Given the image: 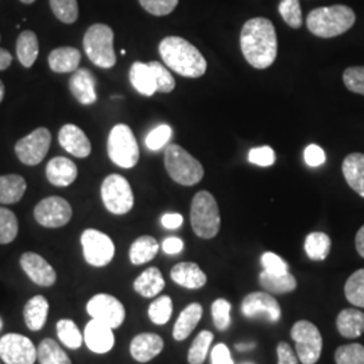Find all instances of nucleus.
<instances>
[{
	"instance_id": "nucleus-1",
	"label": "nucleus",
	"mask_w": 364,
	"mask_h": 364,
	"mask_svg": "<svg viewBox=\"0 0 364 364\" xmlns=\"http://www.w3.org/2000/svg\"><path fill=\"white\" fill-rule=\"evenodd\" d=\"M240 49L250 65L267 69L278 54V39L272 21L252 18L245 23L240 33Z\"/></svg>"
},
{
	"instance_id": "nucleus-2",
	"label": "nucleus",
	"mask_w": 364,
	"mask_h": 364,
	"mask_svg": "<svg viewBox=\"0 0 364 364\" xmlns=\"http://www.w3.org/2000/svg\"><path fill=\"white\" fill-rule=\"evenodd\" d=\"M164 63L182 77L198 78L207 72V60L189 41L181 37H166L159 43Z\"/></svg>"
},
{
	"instance_id": "nucleus-3",
	"label": "nucleus",
	"mask_w": 364,
	"mask_h": 364,
	"mask_svg": "<svg viewBox=\"0 0 364 364\" xmlns=\"http://www.w3.org/2000/svg\"><path fill=\"white\" fill-rule=\"evenodd\" d=\"M356 21L351 7L335 4L314 9L306 16V26L313 36L320 38H333L347 33Z\"/></svg>"
},
{
	"instance_id": "nucleus-4",
	"label": "nucleus",
	"mask_w": 364,
	"mask_h": 364,
	"mask_svg": "<svg viewBox=\"0 0 364 364\" xmlns=\"http://www.w3.org/2000/svg\"><path fill=\"white\" fill-rule=\"evenodd\" d=\"M220 210L218 201L207 191L196 193L191 205V224L198 237L212 239L220 231Z\"/></svg>"
},
{
	"instance_id": "nucleus-5",
	"label": "nucleus",
	"mask_w": 364,
	"mask_h": 364,
	"mask_svg": "<svg viewBox=\"0 0 364 364\" xmlns=\"http://www.w3.org/2000/svg\"><path fill=\"white\" fill-rule=\"evenodd\" d=\"M165 168L170 178L183 186H193L203 180V165L178 144L165 149Z\"/></svg>"
},
{
	"instance_id": "nucleus-6",
	"label": "nucleus",
	"mask_w": 364,
	"mask_h": 364,
	"mask_svg": "<svg viewBox=\"0 0 364 364\" xmlns=\"http://www.w3.org/2000/svg\"><path fill=\"white\" fill-rule=\"evenodd\" d=\"M82 45L92 64L103 69H109L117 64L114 31L111 27L103 23L92 25L84 36Z\"/></svg>"
},
{
	"instance_id": "nucleus-7",
	"label": "nucleus",
	"mask_w": 364,
	"mask_h": 364,
	"mask_svg": "<svg viewBox=\"0 0 364 364\" xmlns=\"http://www.w3.org/2000/svg\"><path fill=\"white\" fill-rule=\"evenodd\" d=\"M109 159L123 169L134 168L139 161V146L127 124H117L108 135L107 144Z\"/></svg>"
},
{
	"instance_id": "nucleus-8",
	"label": "nucleus",
	"mask_w": 364,
	"mask_h": 364,
	"mask_svg": "<svg viewBox=\"0 0 364 364\" xmlns=\"http://www.w3.org/2000/svg\"><path fill=\"white\" fill-rule=\"evenodd\" d=\"M296 341V352L302 364H316L323 351V336L318 328L308 320L297 321L290 332Z\"/></svg>"
},
{
	"instance_id": "nucleus-9",
	"label": "nucleus",
	"mask_w": 364,
	"mask_h": 364,
	"mask_svg": "<svg viewBox=\"0 0 364 364\" xmlns=\"http://www.w3.org/2000/svg\"><path fill=\"white\" fill-rule=\"evenodd\" d=\"M102 200L107 210L114 215H126L134 207L130 182L120 174L105 177L102 183Z\"/></svg>"
},
{
	"instance_id": "nucleus-10",
	"label": "nucleus",
	"mask_w": 364,
	"mask_h": 364,
	"mask_svg": "<svg viewBox=\"0 0 364 364\" xmlns=\"http://www.w3.org/2000/svg\"><path fill=\"white\" fill-rule=\"evenodd\" d=\"M85 260L93 267H105L115 255V245L108 235L97 230H85L81 235Z\"/></svg>"
},
{
	"instance_id": "nucleus-11",
	"label": "nucleus",
	"mask_w": 364,
	"mask_h": 364,
	"mask_svg": "<svg viewBox=\"0 0 364 364\" xmlns=\"http://www.w3.org/2000/svg\"><path fill=\"white\" fill-rule=\"evenodd\" d=\"M52 144V134L45 127H39L19 139L15 144V154L22 164L36 166L43 161Z\"/></svg>"
},
{
	"instance_id": "nucleus-12",
	"label": "nucleus",
	"mask_w": 364,
	"mask_h": 364,
	"mask_svg": "<svg viewBox=\"0 0 364 364\" xmlns=\"http://www.w3.org/2000/svg\"><path fill=\"white\" fill-rule=\"evenodd\" d=\"M0 359L6 364H34L37 348L26 336L7 333L0 338Z\"/></svg>"
},
{
	"instance_id": "nucleus-13",
	"label": "nucleus",
	"mask_w": 364,
	"mask_h": 364,
	"mask_svg": "<svg viewBox=\"0 0 364 364\" xmlns=\"http://www.w3.org/2000/svg\"><path fill=\"white\" fill-rule=\"evenodd\" d=\"M72 207L65 198L52 196L39 201L34 208V218L38 224L46 228H60L72 219Z\"/></svg>"
},
{
	"instance_id": "nucleus-14",
	"label": "nucleus",
	"mask_w": 364,
	"mask_h": 364,
	"mask_svg": "<svg viewBox=\"0 0 364 364\" xmlns=\"http://www.w3.org/2000/svg\"><path fill=\"white\" fill-rule=\"evenodd\" d=\"M87 312L92 318L111 326L119 328L126 318V309L123 304L109 294H96L87 304Z\"/></svg>"
},
{
	"instance_id": "nucleus-15",
	"label": "nucleus",
	"mask_w": 364,
	"mask_h": 364,
	"mask_svg": "<svg viewBox=\"0 0 364 364\" xmlns=\"http://www.w3.org/2000/svg\"><path fill=\"white\" fill-rule=\"evenodd\" d=\"M242 313L248 318L263 317L270 323H277L281 318V306L270 293L254 291L247 294L242 302Z\"/></svg>"
},
{
	"instance_id": "nucleus-16",
	"label": "nucleus",
	"mask_w": 364,
	"mask_h": 364,
	"mask_svg": "<svg viewBox=\"0 0 364 364\" xmlns=\"http://www.w3.org/2000/svg\"><path fill=\"white\" fill-rule=\"evenodd\" d=\"M21 266L27 277L39 287H49L55 284V270L53 269L52 264H49L38 254L25 252L21 257Z\"/></svg>"
},
{
	"instance_id": "nucleus-17",
	"label": "nucleus",
	"mask_w": 364,
	"mask_h": 364,
	"mask_svg": "<svg viewBox=\"0 0 364 364\" xmlns=\"http://www.w3.org/2000/svg\"><path fill=\"white\" fill-rule=\"evenodd\" d=\"M84 341L87 347L95 353H107L115 346V336L112 328L92 318L84 331Z\"/></svg>"
},
{
	"instance_id": "nucleus-18",
	"label": "nucleus",
	"mask_w": 364,
	"mask_h": 364,
	"mask_svg": "<svg viewBox=\"0 0 364 364\" xmlns=\"http://www.w3.org/2000/svg\"><path fill=\"white\" fill-rule=\"evenodd\" d=\"M97 80L90 69H77L69 80V90L78 103L91 105L97 102Z\"/></svg>"
},
{
	"instance_id": "nucleus-19",
	"label": "nucleus",
	"mask_w": 364,
	"mask_h": 364,
	"mask_svg": "<svg viewBox=\"0 0 364 364\" xmlns=\"http://www.w3.org/2000/svg\"><path fill=\"white\" fill-rule=\"evenodd\" d=\"M58 142L69 154L77 158H87L91 154V142L76 124H65L58 132Z\"/></svg>"
},
{
	"instance_id": "nucleus-20",
	"label": "nucleus",
	"mask_w": 364,
	"mask_h": 364,
	"mask_svg": "<svg viewBox=\"0 0 364 364\" xmlns=\"http://www.w3.org/2000/svg\"><path fill=\"white\" fill-rule=\"evenodd\" d=\"M164 346V340L156 333H141L131 341V356L139 363H147L162 352Z\"/></svg>"
},
{
	"instance_id": "nucleus-21",
	"label": "nucleus",
	"mask_w": 364,
	"mask_h": 364,
	"mask_svg": "<svg viewBox=\"0 0 364 364\" xmlns=\"http://www.w3.org/2000/svg\"><path fill=\"white\" fill-rule=\"evenodd\" d=\"M170 278L177 285L185 289H201L207 284V274L204 273L200 266L193 262H181L177 263L171 272Z\"/></svg>"
},
{
	"instance_id": "nucleus-22",
	"label": "nucleus",
	"mask_w": 364,
	"mask_h": 364,
	"mask_svg": "<svg viewBox=\"0 0 364 364\" xmlns=\"http://www.w3.org/2000/svg\"><path fill=\"white\" fill-rule=\"evenodd\" d=\"M48 181L54 186L65 188L77 178V166L65 156H55L46 166Z\"/></svg>"
},
{
	"instance_id": "nucleus-23",
	"label": "nucleus",
	"mask_w": 364,
	"mask_h": 364,
	"mask_svg": "<svg viewBox=\"0 0 364 364\" xmlns=\"http://www.w3.org/2000/svg\"><path fill=\"white\" fill-rule=\"evenodd\" d=\"M343 176L356 193L364 198V154L352 153L346 156L341 165Z\"/></svg>"
},
{
	"instance_id": "nucleus-24",
	"label": "nucleus",
	"mask_w": 364,
	"mask_h": 364,
	"mask_svg": "<svg viewBox=\"0 0 364 364\" xmlns=\"http://www.w3.org/2000/svg\"><path fill=\"white\" fill-rule=\"evenodd\" d=\"M201 317H203V306L200 304L193 302L188 305L178 316L173 328L174 340L183 341L185 338H189L191 333L195 331L196 326H198Z\"/></svg>"
},
{
	"instance_id": "nucleus-25",
	"label": "nucleus",
	"mask_w": 364,
	"mask_h": 364,
	"mask_svg": "<svg viewBox=\"0 0 364 364\" xmlns=\"http://www.w3.org/2000/svg\"><path fill=\"white\" fill-rule=\"evenodd\" d=\"M49 66L55 73L76 72L81 61V53L76 48H57L49 54Z\"/></svg>"
},
{
	"instance_id": "nucleus-26",
	"label": "nucleus",
	"mask_w": 364,
	"mask_h": 364,
	"mask_svg": "<svg viewBox=\"0 0 364 364\" xmlns=\"http://www.w3.org/2000/svg\"><path fill=\"white\" fill-rule=\"evenodd\" d=\"M165 287V279L156 267H149L134 281V290L144 299H153Z\"/></svg>"
},
{
	"instance_id": "nucleus-27",
	"label": "nucleus",
	"mask_w": 364,
	"mask_h": 364,
	"mask_svg": "<svg viewBox=\"0 0 364 364\" xmlns=\"http://www.w3.org/2000/svg\"><path fill=\"white\" fill-rule=\"evenodd\" d=\"M338 333L346 338H358L364 332V313L358 309H343L336 318Z\"/></svg>"
},
{
	"instance_id": "nucleus-28",
	"label": "nucleus",
	"mask_w": 364,
	"mask_h": 364,
	"mask_svg": "<svg viewBox=\"0 0 364 364\" xmlns=\"http://www.w3.org/2000/svg\"><path fill=\"white\" fill-rule=\"evenodd\" d=\"M49 313V302L43 296H36L27 301L23 308V317L27 328L30 331H41L48 320Z\"/></svg>"
},
{
	"instance_id": "nucleus-29",
	"label": "nucleus",
	"mask_w": 364,
	"mask_h": 364,
	"mask_svg": "<svg viewBox=\"0 0 364 364\" xmlns=\"http://www.w3.org/2000/svg\"><path fill=\"white\" fill-rule=\"evenodd\" d=\"M260 287L270 294H287L296 290L297 281L291 273L270 274L262 272L259 274Z\"/></svg>"
},
{
	"instance_id": "nucleus-30",
	"label": "nucleus",
	"mask_w": 364,
	"mask_h": 364,
	"mask_svg": "<svg viewBox=\"0 0 364 364\" xmlns=\"http://www.w3.org/2000/svg\"><path fill=\"white\" fill-rule=\"evenodd\" d=\"M27 183L22 176H0V204H15L26 192Z\"/></svg>"
},
{
	"instance_id": "nucleus-31",
	"label": "nucleus",
	"mask_w": 364,
	"mask_h": 364,
	"mask_svg": "<svg viewBox=\"0 0 364 364\" xmlns=\"http://www.w3.org/2000/svg\"><path fill=\"white\" fill-rule=\"evenodd\" d=\"M132 87L144 96H153L156 92V80L151 68L144 63H134L130 69Z\"/></svg>"
},
{
	"instance_id": "nucleus-32",
	"label": "nucleus",
	"mask_w": 364,
	"mask_h": 364,
	"mask_svg": "<svg viewBox=\"0 0 364 364\" xmlns=\"http://www.w3.org/2000/svg\"><path fill=\"white\" fill-rule=\"evenodd\" d=\"M39 53V42L34 31H22L16 41V55L25 68L34 65Z\"/></svg>"
},
{
	"instance_id": "nucleus-33",
	"label": "nucleus",
	"mask_w": 364,
	"mask_h": 364,
	"mask_svg": "<svg viewBox=\"0 0 364 364\" xmlns=\"http://www.w3.org/2000/svg\"><path fill=\"white\" fill-rule=\"evenodd\" d=\"M158 250H159V245L153 236H149V235L141 236L131 245V263L135 266L144 264L156 258Z\"/></svg>"
},
{
	"instance_id": "nucleus-34",
	"label": "nucleus",
	"mask_w": 364,
	"mask_h": 364,
	"mask_svg": "<svg viewBox=\"0 0 364 364\" xmlns=\"http://www.w3.org/2000/svg\"><path fill=\"white\" fill-rule=\"evenodd\" d=\"M37 358L41 364H72L70 358L53 338H45L39 343Z\"/></svg>"
},
{
	"instance_id": "nucleus-35",
	"label": "nucleus",
	"mask_w": 364,
	"mask_h": 364,
	"mask_svg": "<svg viewBox=\"0 0 364 364\" xmlns=\"http://www.w3.org/2000/svg\"><path fill=\"white\" fill-rule=\"evenodd\" d=\"M331 237L324 232H312L305 239V252L312 260H326L331 251Z\"/></svg>"
},
{
	"instance_id": "nucleus-36",
	"label": "nucleus",
	"mask_w": 364,
	"mask_h": 364,
	"mask_svg": "<svg viewBox=\"0 0 364 364\" xmlns=\"http://www.w3.org/2000/svg\"><path fill=\"white\" fill-rule=\"evenodd\" d=\"M57 335L68 348L77 350L84 343V335L80 332L77 326L72 320H60L57 323Z\"/></svg>"
},
{
	"instance_id": "nucleus-37",
	"label": "nucleus",
	"mask_w": 364,
	"mask_h": 364,
	"mask_svg": "<svg viewBox=\"0 0 364 364\" xmlns=\"http://www.w3.org/2000/svg\"><path fill=\"white\" fill-rule=\"evenodd\" d=\"M213 341V333L209 331H201L196 336L189 352H188V362L189 364H203L207 359L209 347Z\"/></svg>"
},
{
	"instance_id": "nucleus-38",
	"label": "nucleus",
	"mask_w": 364,
	"mask_h": 364,
	"mask_svg": "<svg viewBox=\"0 0 364 364\" xmlns=\"http://www.w3.org/2000/svg\"><path fill=\"white\" fill-rule=\"evenodd\" d=\"M344 294L352 305L364 308V269L352 274L344 287Z\"/></svg>"
},
{
	"instance_id": "nucleus-39",
	"label": "nucleus",
	"mask_w": 364,
	"mask_h": 364,
	"mask_svg": "<svg viewBox=\"0 0 364 364\" xmlns=\"http://www.w3.org/2000/svg\"><path fill=\"white\" fill-rule=\"evenodd\" d=\"M173 313V301L169 296H161L149 306V317L156 326L166 324Z\"/></svg>"
},
{
	"instance_id": "nucleus-40",
	"label": "nucleus",
	"mask_w": 364,
	"mask_h": 364,
	"mask_svg": "<svg viewBox=\"0 0 364 364\" xmlns=\"http://www.w3.org/2000/svg\"><path fill=\"white\" fill-rule=\"evenodd\" d=\"M19 224L15 213L10 209L0 208V245H9L15 240Z\"/></svg>"
},
{
	"instance_id": "nucleus-41",
	"label": "nucleus",
	"mask_w": 364,
	"mask_h": 364,
	"mask_svg": "<svg viewBox=\"0 0 364 364\" xmlns=\"http://www.w3.org/2000/svg\"><path fill=\"white\" fill-rule=\"evenodd\" d=\"M52 11L58 21L66 25H72L77 21V0H50Z\"/></svg>"
},
{
	"instance_id": "nucleus-42",
	"label": "nucleus",
	"mask_w": 364,
	"mask_h": 364,
	"mask_svg": "<svg viewBox=\"0 0 364 364\" xmlns=\"http://www.w3.org/2000/svg\"><path fill=\"white\" fill-rule=\"evenodd\" d=\"M212 318L213 324L220 331L224 332L231 326V304L227 299H216L212 304Z\"/></svg>"
},
{
	"instance_id": "nucleus-43",
	"label": "nucleus",
	"mask_w": 364,
	"mask_h": 364,
	"mask_svg": "<svg viewBox=\"0 0 364 364\" xmlns=\"http://www.w3.org/2000/svg\"><path fill=\"white\" fill-rule=\"evenodd\" d=\"M336 364H364V346L348 344L341 346L335 352Z\"/></svg>"
},
{
	"instance_id": "nucleus-44",
	"label": "nucleus",
	"mask_w": 364,
	"mask_h": 364,
	"mask_svg": "<svg viewBox=\"0 0 364 364\" xmlns=\"http://www.w3.org/2000/svg\"><path fill=\"white\" fill-rule=\"evenodd\" d=\"M278 10L289 26L293 28L302 26V11L299 0H281Z\"/></svg>"
},
{
	"instance_id": "nucleus-45",
	"label": "nucleus",
	"mask_w": 364,
	"mask_h": 364,
	"mask_svg": "<svg viewBox=\"0 0 364 364\" xmlns=\"http://www.w3.org/2000/svg\"><path fill=\"white\" fill-rule=\"evenodd\" d=\"M149 66L153 70L154 80H156V92H162V93H170L176 88V80L171 76L169 70L162 65L161 63L151 61L149 63Z\"/></svg>"
},
{
	"instance_id": "nucleus-46",
	"label": "nucleus",
	"mask_w": 364,
	"mask_h": 364,
	"mask_svg": "<svg viewBox=\"0 0 364 364\" xmlns=\"http://www.w3.org/2000/svg\"><path fill=\"white\" fill-rule=\"evenodd\" d=\"M343 82L348 91L364 96V66L347 68L343 73Z\"/></svg>"
},
{
	"instance_id": "nucleus-47",
	"label": "nucleus",
	"mask_w": 364,
	"mask_h": 364,
	"mask_svg": "<svg viewBox=\"0 0 364 364\" xmlns=\"http://www.w3.org/2000/svg\"><path fill=\"white\" fill-rule=\"evenodd\" d=\"M173 130L168 124H161L156 127L154 130L150 131L149 135L146 136V146L149 150H161L164 146H166L171 138Z\"/></svg>"
},
{
	"instance_id": "nucleus-48",
	"label": "nucleus",
	"mask_w": 364,
	"mask_h": 364,
	"mask_svg": "<svg viewBox=\"0 0 364 364\" xmlns=\"http://www.w3.org/2000/svg\"><path fill=\"white\" fill-rule=\"evenodd\" d=\"M248 161L252 165H257L260 168L273 166L274 162H275V151L270 146L254 147L248 151Z\"/></svg>"
},
{
	"instance_id": "nucleus-49",
	"label": "nucleus",
	"mask_w": 364,
	"mask_h": 364,
	"mask_svg": "<svg viewBox=\"0 0 364 364\" xmlns=\"http://www.w3.org/2000/svg\"><path fill=\"white\" fill-rule=\"evenodd\" d=\"M139 3L147 13L165 16L176 10L178 0H139Z\"/></svg>"
},
{
	"instance_id": "nucleus-50",
	"label": "nucleus",
	"mask_w": 364,
	"mask_h": 364,
	"mask_svg": "<svg viewBox=\"0 0 364 364\" xmlns=\"http://www.w3.org/2000/svg\"><path fill=\"white\" fill-rule=\"evenodd\" d=\"M263 270L270 274H285L289 272V264L279 255L274 252H264L260 258Z\"/></svg>"
},
{
	"instance_id": "nucleus-51",
	"label": "nucleus",
	"mask_w": 364,
	"mask_h": 364,
	"mask_svg": "<svg viewBox=\"0 0 364 364\" xmlns=\"http://www.w3.org/2000/svg\"><path fill=\"white\" fill-rule=\"evenodd\" d=\"M304 159L309 168H318L326 164V151L318 144H309L304 151Z\"/></svg>"
},
{
	"instance_id": "nucleus-52",
	"label": "nucleus",
	"mask_w": 364,
	"mask_h": 364,
	"mask_svg": "<svg viewBox=\"0 0 364 364\" xmlns=\"http://www.w3.org/2000/svg\"><path fill=\"white\" fill-rule=\"evenodd\" d=\"M277 356H278V364H299V356L293 352L291 347L285 341L278 343Z\"/></svg>"
},
{
	"instance_id": "nucleus-53",
	"label": "nucleus",
	"mask_w": 364,
	"mask_h": 364,
	"mask_svg": "<svg viewBox=\"0 0 364 364\" xmlns=\"http://www.w3.org/2000/svg\"><path fill=\"white\" fill-rule=\"evenodd\" d=\"M212 364H235L231 356V352L225 344H218L210 352Z\"/></svg>"
},
{
	"instance_id": "nucleus-54",
	"label": "nucleus",
	"mask_w": 364,
	"mask_h": 364,
	"mask_svg": "<svg viewBox=\"0 0 364 364\" xmlns=\"http://www.w3.org/2000/svg\"><path fill=\"white\" fill-rule=\"evenodd\" d=\"M162 250L168 255H177V254L182 252V250H183V242L180 237H176V236L166 237L162 243Z\"/></svg>"
},
{
	"instance_id": "nucleus-55",
	"label": "nucleus",
	"mask_w": 364,
	"mask_h": 364,
	"mask_svg": "<svg viewBox=\"0 0 364 364\" xmlns=\"http://www.w3.org/2000/svg\"><path fill=\"white\" fill-rule=\"evenodd\" d=\"M162 225L168 230H177L180 228L183 223V218L180 213H166L162 216Z\"/></svg>"
},
{
	"instance_id": "nucleus-56",
	"label": "nucleus",
	"mask_w": 364,
	"mask_h": 364,
	"mask_svg": "<svg viewBox=\"0 0 364 364\" xmlns=\"http://www.w3.org/2000/svg\"><path fill=\"white\" fill-rule=\"evenodd\" d=\"M11 63H13V57L10 52L0 48V70H6L7 68H10Z\"/></svg>"
},
{
	"instance_id": "nucleus-57",
	"label": "nucleus",
	"mask_w": 364,
	"mask_h": 364,
	"mask_svg": "<svg viewBox=\"0 0 364 364\" xmlns=\"http://www.w3.org/2000/svg\"><path fill=\"white\" fill-rule=\"evenodd\" d=\"M355 247L358 254L364 258V225L358 231L356 237H355Z\"/></svg>"
},
{
	"instance_id": "nucleus-58",
	"label": "nucleus",
	"mask_w": 364,
	"mask_h": 364,
	"mask_svg": "<svg viewBox=\"0 0 364 364\" xmlns=\"http://www.w3.org/2000/svg\"><path fill=\"white\" fill-rule=\"evenodd\" d=\"M255 348V343H239L236 344V350L240 352L251 351Z\"/></svg>"
},
{
	"instance_id": "nucleus-59",
	"label": "nucleus",
	"mask_w": 364,
	"mask_h": 364,
	"mask_svg": "<svg viewBox=\"0 0 364 364\" xmlns=\"http://www.w3.org/2000/svg\"><path fill=\"white\" fill-rule=\"evenodd\" d=\"M4 93H6V88H4V84H3L1 80H0V103H1L3 99H4Z\"/></svg>"
},
{
	"instance_id": "nucleus-60",
	"label": "nucleus",
	"mask_w": 364,
	"mask_h": 364,
	"mask_svg": "<svg viewBox=\"0 0 364 364\" xmlns=\"http://www.w3.org/2000/svg\"><path fill=\"white\" fill-rule=\"evenodd\" d=\"M22 3H25V4H33L36 0H21Z\"/></svg>"
},
{
	"instance_id": "nucleus-61",
	"label": "nucleus",
	"mask_w": 364,
	"mask_h": 364,
	"mask_svg": "<svg viewBox=\"0 0 364 364\" xmlns=\"http://www.w3.org/2000/svg\"><path fill=\"white\" fill-rule=\"evenodd\" d=\"M242 364H254V363H251V362H250V363H248V362H246V363H242Z\"/></svg>"
},
{
	"instance_id": "nucleus-62",
	"label": "nucleus",
	"mask_w": 364,
	"mask_h": 364,
	"mask_svg": "<svg viewBox=\"0 0 364 364\" xmlns=\"http://www.w3.org/2000/svg\"><path fill=\"white\" fill-rule=\"evenodd\" d=\"M0 329H1V320H0Z\"/></svg>"
},
{
	"instance_id": "nucleus-63",
	"label": "nucleus",
	"mask_w": 364,
	"mask_h": 364,
	"mask_svg": "<svg viewBox=\"0 0 364 364\" xmlns=\"http://www.w3.org/2000/svg\"><path fill=\"white\" fill-rule=\"evenodd\" d=\"M0 39H1V37H0Z\"/></svg>"
}]
</instances>
